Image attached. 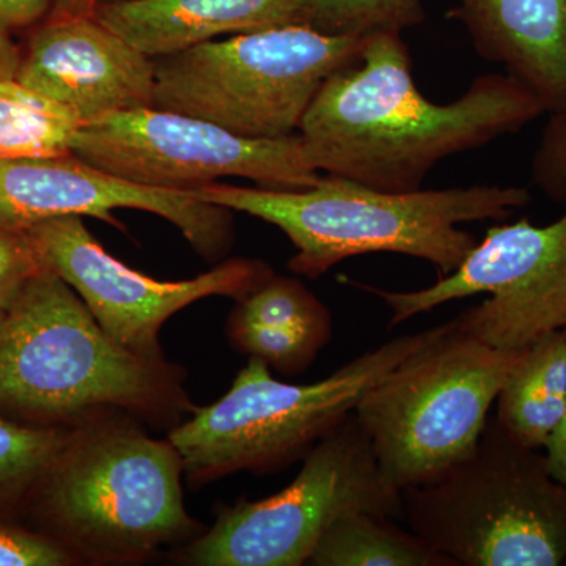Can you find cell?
<instances>
[{"instance_id": "6da1fadb", "label": "cell", "mask_w": 566, "mask_h": 566, "mask_svg": "<svg viewBox=\"0 0 566 566\" xmlns=\"http://www.w3.org/2000/svg\"><path fill=\"white\" fill-rule=\"evenodd\" d=\"M546 114L509 74L476 77L446 104L424 98L401 33L365 36L359 59L331 74L297 136L319 174L386 192H412L439 163L521 132Z\"/></svg>"}, {"instance_id": "7a4b0ae2", "label": "cell", "mask_w": 566, "mask_h": 566, "mask_svg": "<svg viewBox=\"0 0 566 566\" xmlns=\"http://www.w3.org/2000/svg\"><path fill=\"white\" fill-rule=\"evenodd\" d=\"M192 193L277 227L296 249L290 270L311 279L346 259L376 252L420 259L433 264L439 275L450 274L476 244L460 226L502 221L532 199L517 186L386 192L334 175L293 191L216 181Z\"/></svg>"}, {"instance_id": "3957f363", "label": "cell", "mask_w": 566, "mask_h": 566, "mask_svg": "<svg viewBox=\"0 0 566 566\" xmlns=\"http://www.w3.org/2000/svg\"><path fill=\"white\" fill-rule=\"evenodd\" d=\"M98 406L153 420L191 409L174 364L115 340L80 294L44 268L22 283L0 327V416L65 427Z\"/></svg>"}, {"instance_id": "277c9868", "label": "cell", "mask_w": 566, "mask_h": 566, "mask_svg": "<svg viewBox=\"0 0 566 566\" xmlns=\"http://www.w3.org/2000/svg\"><path fill=\"white\" fill-rule=\"evenodd\" d=\"M182 474L169 439L133 424L80 428L24 509L74 557L139 562L199 531L182 502Z\"/></svg>"}, {"instance_id": "5b68a950", "label": "cell", "mask_w": 566, "mask_h": 566, "mask_svg": "<svg viewBox=\"0 0 566 566\" xmlns=\"http://www.w3.org/2000/svg\"><path fill=\"white\" fill-rule=\"evenodd\" d=\"M453 324L450 319L401 335L311 385L279 381L268 364L251 357L221 400L196 409L167 439L180 453L191 483L205 485L240 471H277L305 455L353 415L371 387Z\"/></svg>"}, {"instance_id": "8992f818", "label": "cell", "mask_w": 566, "mask_h": 566, "mask_svg": "<svg viewBox=\"0 0 566 566\" xmlns=\"http://www.w3.org/2000/svg\"><path fill=\"white\" fill-rule=\"evenodd\" d=\"M401 506L409 528L457 566L566 564V488L495 417L474 455L401 490Z\"/></svg>"}, {"instance_id": "52a82bcc", "label": "cell", "mask_w": 566, "mask_h": 566, "mask_svg": "<svg viewBox=\"0 0 566 566\" xmlns=\"http://www.w3.org/2000/svg\"><path fill=\"white\" fill-rule=\"evenodd\" d=\"M417 349L360 398L353 415L387 482H431L474 455L491 406L524 348H499L460 327Z\"/></svg>"}, {"instance_id": "ba28073f", "label": "cell", "mask_w": 566, "mask_h": 566, "mask_svg": "<svg viewBox=\"0 0 566 566\" xmlns=\"http://www.w3.org/2000/svg\"><path fill=\"white\" fill-rule=\"evenodd\" d=\"M365 36L286 24L156 59L155 104L248 139L297 134L324 81L359 59Z\"/></svg>"}, {"instance_id": "9c48e42d", "label": "cell", "mask_w": 566, "mask_h": 566, "mask_svg": "<svg viewBox=\"0 0 566 566\" xmlns=\"http://www.w3.org/2000/svg\"><path fill=\"white\" fill-rule=\"evenodd\" d=\"M403 515L401 491L387 482L356 416L324 436L296 479L262 501L240 499L219 510L214 526L189 543L200 566H301L327 528L349 513Z\"/></svg>"}, {"instance_id": "30bf717a", "label": "cell", "mask_w": 566, "mask_h": 566, "mask_svg": "<svg viewBox=\"0 0 566 566\" xmlns=\"http://www.w3.org/2000/svg\"><path fill=\"white\" fill-rule=\"evenodd\" d=\"M71 153L123 180L175 191H193L226 177L293 191L312 188L322 178L297 134L248 139L214 123L156 107L84 123Z\"/></svg>"}, {"instance_id": "8fae6325", "label": "cell", "mask_w": 566, "mask_h": 566, "mask_svg": "<svg viewBox=\"0 0 566 566\" xmlns=\"http://www.w3.org/2000/svg\"><path fill=\"white\" fill-rule=\"evenodd\" d=\"M28 232L44 264L80 294L104 329L148 359H164L159 333L170 316L205 297L243 300L274 274L260 260L234 259L189 281H156L104 251L80 216L36 223Z\"/></svg>"}, {"instance_id": "7c38bea8", "label": "cell", "mask_w": 566, "mask_h": 566, "mask_svg": "<svg viewBox=\"0 0 566 566\" xmlns=\"http://www.w3.org/2000/svg\"><path fill=\"white\" fill-rule=\"evenodd\" d=\"M122 208L161 216L207 260L222 259L232 245V211L203 202L192 191L123 180L73 153L0 159V226L7 229L29 230L66 216L120 226L112 212Z\"/></svg>"}, {"instance_id": "4fadbf2b", "label": "cell", "mask_w": 566, "mask_h": 566, "mask_svg": "<svg viewBox=\"0 0 566 566\" xmlns=\"http://www.w3.org/2000/svg\"><path fill=\"white\" fill-rule=\"evenodd\" d=\"M566 283V211L538 227L521 219L491 227L457 270L417 292H387L356 283L376 294L390 311V327L427 314L450 301L491 294L485 303L457 316L460 327L497 346L505 334L547 294Z\"/></svg>"}, {"instance_id": "5bb4252c", "label": "cell", "mask_w": 566, "mask_h": 566, "mask_svg": "<svg viewBox=\"0 0 566 566\" xmlns=\"http://www.w3.org/2000/svg\"><path fill=\"white\" fill-rule=\"evenodd\" d=\"M14 80L65 106L82 125L155 104V61L95 17L48 20Z\"/></svg>"}, {"instance_id": "9a60e30c", "label": "cell", "mask_w": 566, "mask_h": 566, "mask_svg": "<svg viewBox=\"0 0 566 566\" xmlns=\"http://www.w3.org/2000/svg\"><path fill=\"white\" fill-rule=\"evenodd\" d=\"M546 114L566 107V0H457L447 13Z\"/></svg>"}, {"instance_id": "2e32d148", "label": "cell", "mask_w": 566, "mask_h": 566, "mask_svg": "<svg viewBox=\"0 0 566 566\" xmlns=\"http://www.w3.org/2000/svg\"><path fill=\"white\" fill-rule=\"evenodd\" d=\"M93 17L155 61L222 35L305 24V0H102Z\"/></svg>"}, {"instance_id": "e0dca14e", "label": "cell", "mask_w": 566, "mask_h": 566, "mask_svg": "<svg viewBox=\"0 0 566 566\" xmlns=\"http://www.w3.org/2000/svg\"><path fill=\"white\" fill-rule=\"evenodd\" d=\"M495 403L506 434L528 449H545L566 406L565 329L547 331L524 348Z\"/></svg>"}, {"instance_id": "ac0fdd59", "label": "cell", "mask_w": 566, "mask_h": 566, "mask_svg": "<svg viewBox=\"0 0 566 566\" xmlns=\"http://www.w3.org/2000/svg\"><path fill=\"white\" fill-rule=\"evenodd\" d=\"M394 517L349 513L322 536L307 565L314 566H457Z\"/></svg>"}, {"instance_id": "d6986e66", "label": "cell", "mask_w": 566, "mask_h": 566, "mask_svg": "<svg viewBox=\"0 0 566 566\" xmlns=\"http://www.w3.org/2000/svg\"><path fill=\"white\" fill-rule=\"evenodd\" d=\"M81 126L62 104L17 80H0V159L70 155Z\"/></svg>"}, {"instance_id": "ffe728a7", "label": "cell", "mask_w": 566, "mask_h": 566, "mask_svg": "<svg viewBox=\"0 0 566 566\" xmlns=\"http://www.w3.org/2000/svg\"><path fill=\"white\" fill-rule=\"evenodd\" d=\"M73 431L0 416V520H9L24 510L40 480L69 444Z\"/></svg>"}, {"instance_id": "44dd1931", "label": "cell", "mask_w": 566, "mask_h": 566, "mask_svg": "<svg viewBox=\"0 0 566 566\" xmlns=\"http://www.w3.org/2000/svg\"><path fill=\"white\" fill-rule=\"evenodd\" d=\"M230 318L316 335L329 342V308L296 279L271 275L259 289L238 301Z\"/></svg>"}, {"instance_id": "7402d4cb", "label": "cell", "mask_w": 566, "mask_h": 566, "mask_svg": "<svg viewBox=\"0 0 566 566\" xmlns=\"http://www.w3.org/2000/svg\"><path fill=\"white\" fill-rule=\"evenodd\" d=\"M423 18V0H305V25L329 35L403 33Z\"/></svg>"}, {"instance_id": "603a6c76", "label": "cell", "mask_w": 566, "mask_h": 566, "mask_svg": "<svg viewBox=\"0 0 566 566\" xmlns=\"http://www.w3.org/2000/svg\"><path fill=\"white\" fill-rule=\"evenodd\" d=\"M229 335L234 348L283 375H297L311 367L329 342L316 335L229 319Z\"/></svg>"}, {"instance_id": "cb8c5ba5", "label": "cell", "mask_w": 566, "mask_h": 566, "mask_svg": "<svg viewBox=\"0 0 566 566\" xmlns=\"http://www.w3.org/2000/svg\"><path fill=\"white\" fill-rule=\"evenodd\" d=\"M549 115L532 159V182L554 202L566 205V107Z\"/></svg>"}, {"instance_id": "d4e9b609", "label": "cell", "mask_w": 566, "mask_h": 566, "mask_svg": "<svg viewBox=\"0 0 566 566\" xmlns=\"http://www.w3.org/2000/svg\"><path fill=\"white\" fill-rule=\"evenodd\" d=\"M74 558L52 536L0 520V566H65Z\"/></svg>"}, {"instance_id": "484cf974", "label": "cell", "mask_w": 566, "mask_h": 566, "mask_svg": "<svg viewBox=\"0 0 566 566\" xmlns=\"http://www.w3.org/2000/svg\"><path fill=\"white\" fill-rule=\"evenodd\" d=\"M44 268L48 266L28 230L0 226V292L20 289Z\"/></svg>"}, {"instance_id": "4316f807", "label": "cell", "mask_w": 566, "mask_h": 566, "mask_svg": "<svg viewBox=\"0 0 566 566\" xmlns=\"http://www.w3.org/2000/svg\"><path fill=\"white\" fill-rule=\"evenodd\" d=\"M566 327V283L554 290L535 308L528 312L526 318L517 324L510 337L512 348H524L547 331Z\"/></svg>"}, {"instance_id": "83f0119b", "label": "cell", "mask_w": 566, "mask_h": 566, "mask_svg": "<svg viewBox=\"0 0 566 566\" xmlns=\"http://www.w3.org/2000/svg\"><path fill=\"white\" fill-rule=\"evenodd\" d=\"M54 0H0V31L29 28L51 14Z\"/></svg>"}, {"instance_id": "f1b7e54d", "label": "cell", "mask_w": 566, "mask_h": 566, "mask_svg": "<svg viewBox=\"0 0 566 566\" xmlns=\"http://www.w3.org/2000/svg\"><path fill=\"white\" fill-rule=\"evenodd\" d=\"M562 329H565L566 333V327H562ZM545 450L551 474L566 488V406L560 422L547 439Z\"/></svg>"}, {"instance_id": "f546056e", "label": "cell", "mask_w": 566, "mask_h": 566, "mask_svg": "<svg viewBox=\"0 0 566 566\" xmlns=\"http://www.w3.org/2000/svg\"><path fill=\"white\" fill-rule=\"evenodd\" d=\"M102 0H54L48 20H63V18L93 17L96 7Z\"/></svg>"}, {"instance_id": "4dcf8cb0", "label": "cell", "mask_w": 566, "mask_h": 566, "mask_svg": "<svg viewBox=\"0 0 566 566\" xmlns=\"http://www.w3.org/2000/svg\"><path fill=\"white\" fill-rule=\"evenodd\" d=\"M21 55L9 35L0 31V80H14L20 69Z\"/></svg>"}, {"instance_id": "1f68e13d", "label": "cell", "mask_w": 566, "mask_h": 566, "mask_svg": "<svg viewBox=\"0 0 566 566\" xmlns=\"http://www.w3.org/2000/svg\"><path fill=\"white\" fill-rule=\"evenodd\" d=\"M20 289L0 292V327H2V323L3 319H6L7 312H9L10 305L11 303H13L14 296H17L18 290Z\"/></svg>"}]
</instances>
